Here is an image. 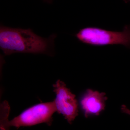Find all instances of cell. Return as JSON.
Instances as JSON below:
<instances>
[{"mask_svg":"<svg viewBox=\"0 0 130 130\" xmlns=\"http://www.w3.org/2000/svg\"><path fill=\"white\" fill-rule=\"evenodd\" d=\"M56 94L54 101L56 111L61 114L68 122L71 124L78 115V103L76 95L68 88L64 82L59 79L53 85Z\"/></svg>","mask_w":130,"mask_h":130,"instance_id":"4","label":"cell"},{"mask_svg":"<svg viewBox=\"0 0 130 130\" xmlns=\"http://www.w3.org/2000/svg\"><path fill=\"white\" fill-rule=\"evenodd\" d=\"M56 111L54 102L41 103L26 109L19 116L9 121L8 118L1 120V130H9L11 126L18 129L45 123L51 125L52 116Z\"/></svg>","mask_w":130,"mask_h":130,"instance_id":"3","label":"cell"},{"mask_svg":"<svg viewBox=\"0 0 130 130\" xmlns=\"http://www.w3.org/2000/svg\"><path fill=\"white\" fill-rule=\"evenodd\" d=\"M74 36L79 41L88 45L101 46L120 44L130 49V25L125 26L120 31L89 26L80 29Z\"/></svg>","mask_w":130,"mask_h":130,"instance_id":"2","label":"cell"},{"mask_svg":"<svg viewBox=\"0 0 130 130\" xmlns=\"http://www.w3.org/2000/svg\"><path fill=\"white\" fill-rule=\"evenodd\" d=\"M104 93L90 89L86 90L80 100V104L85 116L87 118L91 116H98L105 110V102L107 98Z\"/></svg>","mask_w":130,"mask_h":130,"instance_id":"5","label":"cell"},{"mask_svg":"<svg viewBox=\"0 0 130 130\" xmlns=\"http://www.w3.org/2000/svg\"><path fill=\"white\" fill-rule=\"evenodd\" d=\"M56 34L44 38L31 29L0 27V48L5 55L22 53L53 54Z\"/></svg>","mask_w":130,"mask_h":130,"instance_id":"1","label":"cell"},{"mask_svg":"<svg viewBox=\"0 0 130 130\" xmlns=\"http://www.w3.org/2000/svg\"><path fill=\"white\" fill-rule=\"evenodd\" d=\"M125 2L127 3L130 2V0H124Z\"/></svg>","mask_w":130,"mask_h":130,"instance_id":"8","label":"cell"},{"mask_svg":"<svg viewBox=\"0 0 130 130\" xmlns=\"http://www.w3.org/2000/svg\"><path fill=\"white\" fill-rule=\"evenodd\" d=\"M44 1L46 2L49 3H51L52 2V1H53V0H44Z\"/></svg>","mask_w":130,"mask_h":130,"instance_id":"7","label":"cell"},{"mask_svg":"<svg viewBox=\"0 0 130 130\" xmlns=\"http://www.w3.org/2000/svg\"><path fill=\"white\" fill-rule=\"evenodd\" d=\"M121 109L122 112L130 115V109H128L125 105H122Z\"/></svg>","mask_w":130,"mask_h":130,"instance_id":"6","label":"cell"}]
</instances>
